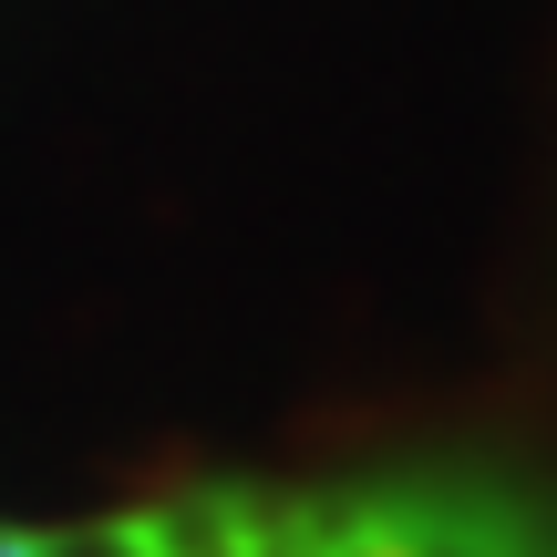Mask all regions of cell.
<instances>
[{"instance_id":"7a4b0ae2","label":"cell","mask_w":557,"mask_h":557,"mask_svg":"<svg viewBox=\"0 0 557 557\" xmlns=\"http://www.w3.org/2000/svg\"><path fill=\"white\" fill-rule=\"evenodd\" d=\"M0 557H21V537H0Z\"/></svg>"},{"instance_id":"6da1fadb","label":"cell","mask_w":557,"mask_h":557,"mask_svg":"<svg viewBox=\"0 0 557 557\" xmlns=\"http://www.w3.org/2000/svg\"><path fill=\"white\" fill-rule=\"evenodd\" d=\"M21 557H165L145 517H103V527H52V537H21Z\"/></svg>"}]
</instances>
